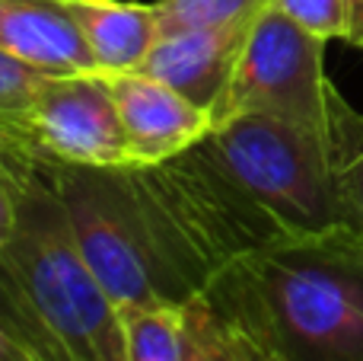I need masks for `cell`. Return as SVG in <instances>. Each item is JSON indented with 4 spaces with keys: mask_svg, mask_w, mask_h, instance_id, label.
<instances>
[{
    "mask_svg": "<svg viewBox=\"0 0 363 361\" xmlns=\"http://www.w3.org/2000/svg\"><path fill=\"white\" fill-rule=\"evenodd\" d=\"M128 361H185V304L121 311Z\"/></svg>",
    "mask_w": 363,
    "mask_h": 361,
    "instance_id": "cell-13",
    "label": "cell"
},
{
    "mask_svg": "<svg viewBox=\"0 0 363 361\" xmlns=\"http://www.w3.org/2000/svg\"><path fill=\"white\" fill-rule=\"evenodd\" d=\"M0 48L45 74L99 70L61 0H0Z\"/></svg>",
    "mask_w": 363,
    "mask_h": 361,
    "instance_id": "cell-10",
    "label": "cell"
},
{
    "mask_svg": "<svg viewBox=\"0 0 363 361\" xmlns=\"http://www.w3.org/2000/svg\"><path fill=\"white\" fill-rule=\"evenodd\" d=\"M77 23L96 68L102 74L138 70L160 42V19L153 4L134 0H61Z\"/></svg>",
    "mask_w": 363,
    "mask_h": 361,
    "instance_id": "cell-11",
    "label": "cell"
},
{
    "mask_svg": "<svg viewBox=\"0 0 363 361\" xmlns=\"http://www.w3.org/2000/svg\"><path fill=\"white\" fill-rule=\"evenodd\" d=\"M48 77L51 74L19 61V58L6 55V51L0 48V131L26 141L23 134H19V125H23L32 99L38 96V90H42V83L48 80Z\"/></svg>",
    "mask_w": 363,
    "mask_h": 361,
    "instance_id": "cell-16",
    "label": "cell"
},
{
    "mask_svg": "<svg viewBox=\"0 0 363 361\" xmlns=\"http://www.w3.org/2000/svg\"><path fill=\"white\" fill-rule=\"evenodd\" d=\"M274 10H281L287 19H294L300 29L313 32L319 38H345L347 10L345 0H271Z\"/></svg>",
    "mask_w": 363,
    "mask_h": 361,
    "instance_id": "cell-17",
    "label": "cell"
},
{
    "mask_svg": "<svg viewBox=\"0 0 363 361\" xmlns=\"http://www.w3.org/2000/svg\"><path fill=\"white\" fill-rule=\"evenodd\" d=\"M204 298L264 361H363V240L347 230L255 249Z\"/></svg>",
    "mask_w": 363,
    "mask_h": 361,
    "instance_id": "cell-1",
    "label": "cell"
},
{
    "mask_svg": "<svg viewBox=\"0 0 363 361\" xmlns=\"http://www.w3.org/2000/svg\"><path fill=\"white\" fill-rule=\"evenodd\" d=\"M271 0H157L160 32H185L204 29V26L233 23L242 16H258Z\"/></svg>",
    "mask_w": 363,
    "mask_h": 361,
    "instance_id": "cell-15",
    "label": "cell"
},
{
    "mask_svg": "<svg viewBox=\"0 0 363 361\" xmlns=\"http://www.w3.org/2000/svg\"><path fill=\"white\" fill-rule=\"evenodd\" d=\"M204 141L287 240L345 230L325 131L239 115Z\"/></svg>",
    "mask_w": 363,
    "mask_h": 361,
    "instance_id": "cell-5",
    "label": "cell"
},
{
    "mask_svg": "<svg viewBox=\"0 0 363 361\" xmlns=\"http://www.w3.org/2000/svg\"><path fill=\"white\" fill-rule=\"evenodd\" d=\"M185 361H264V355L198 294L185 301Z\"/></svg>",
    "mask_w": 363,
    "mask_h": 361,
    "instance_id": "cell-14",
    "label": "cell"
},
{
    "mask_svg": "<svg viewBox=\"0 0 363 361\" xmlns=\"http://www.w3.org/2000/svg\"><path fill=\"white\" fill-rule=\"evenodd\" d=\"M345 10H347L345 42L363 48V0H345Z\"/></svg>",
    "mask_w": 363,
    "mask_h": 361,
    "instance_id": "cell-20",
    "label": "cell"
},
{
    "mask_svg": "<svg viewBox=\"0 0 363 361\" xmlns=\"http://www.w3.org/2000/svg\"><path fill=\"white\" fill-rule=\"evenodd\" d=\"M335 83L325 74V38L300 29L281 10L264 6L230 74L213 128L239 115H268L328 131V99Z\"/></svg>",
    "mask_w": 363,
    "mask_h": 361,
    "instance_id": "cell-6",
    "label": "cell"
},
{
    "mask_svg": "<svg viewBox=\"0 0 363 361\" xmlns=\"http://www.w3.org/2000/svg\"><path fill=\"white\" fill-rule=\"evenodd\" d=\"M19 134L38 157L64 166H131V147L102 70L51 74Z\"/></svg>",
    "mask_w": 363,
    "mask_h": 361,
    "instance_id": "cell-7",
    "label": "cell"
},
{
    "mask_svg": "<svg viewBox=\"0 0 363 361\" xmlns=\"http://www.w3.org/2000/svg\"><path fill=\"white\" fill-rule=\"evenodd\" d=\"M19 221V205H16V189L0 176V247L10 243V237L16 234Z\"/></svg>",
    "mask_w": 363,
    "mask_h": 361,
    "instance_id": "cell-19",
    "label": "cell"
},
{
    "mask_svg": "<svg viewBox=\"0 0 363 361\" xmlns=\"http://www.w3.org/2000/svg\"><path fill=\"white\" fill-rule=\"evenodd\" d=\"M131 147V166H153L185 153L213 131L207 109L194 106L144 70L106 74Z\"/></svg>",
    "mask_w": 363,
    "mask_h": 361,
    "instance_id": "cell-8",
    "label": "cell"
},
{
    "mask_svg": "<svg viewBox=\"0 0 363 361\" xmlns=\"http://www.w3.org/2000/svg\"><path fill=\"white\" fill-rule=\"evenodd\" d=\"M45 163L16 192V234L0 247V326L35 361H128L121 311L83 262Z\"/></svg>",
    "mask_w": 363,
    "mask_h": 361,
    "instance_id": "cell-2",
    "label": "cell"
},
{
    "mask_svg": "<svg viewBox=\"0 0 363 361\" xmlns=\"http://www.w3.org/2000/svg\"><path fill=\"white\" fill-rule=\"evenodd\" d=\"M258 16L160 36V42L153 45V51L138 70L163 80L194 106L213 112Z\"/></svg>",
    "mask_w": 363,
    "mask_h": 361,
    "instance_id": "cell-9",
    "label": "cell"
},
{
    "mask_svg": "<svg viewBox=\"0 0 363 361\" xmlns=\"http://www.w3.org/2000/svg\"><path fill=\"white\" fill-rule=\"evenodd\" d=\"M328 151H332L335 192H338L341 227L363 240V115L338 87L328 99Z\"/></svg>",
    "mask_w": 363,
    "mask_h": 361,
    "instance_id": "cell-12",
    "label": "cell"
},
{
    "mask_svg": "<svg viewBox=\"0 0 363 361\" xmlns=\"http://www.w3.org/2000/svg\"><path fill=\"white\" fill-rule=\"evenodd\" d=\"M0 361H35V358H32L29 352H26L23 345L0 326Z\"/></svg>",
    "mask_w": 363,
    "mask_h": 361,
    "instance_id": "cell-21",
    "label": "cell"
},
{
    "mask_svg": "<svg viewBox=\"0 0 363 361\" xmlns=\"http://www.w3.org/2000/svg\"><path fill=\"white\" fill-rule=\"evenodd\" d=\"M128 176L169 262L194 294H204L236 259L287 240L207 141H198L166 163L128 166Z\"/></svg>",
    "mask_w": 363,
    "mask_h": 361,
    "instance_id": "cell-3",
    "label": "cell"
},
{
    "mask_svg": "<svg viewBox=\"0 0 363 361\" xmlns=\"http://www.w3.org/2000/svg\"><path fill=\"white\" fill-rule=\"evenodd\" d=\"M42 163H45V157H38L26 141L0 131V176H4L16 192L35 176Z\"/></svg>",
    "mask_w": 363,
    "mask_h": 361,
    "instance_id": "cell-18",
    "label": "cell"
},
{
    "mask_svg": "<svg viewBox=\"0 0 363 361\" xmlns=\"http://www.w3.org/2000/svg\"><path fill=\"white\" fill-rule=\"evenodd\" d=\"M45 179L67 217L70 237L118 311L185 304L198 298L169 262L134 189L128 166L45 163Z\"/></svg>",
    "mask_w": 363,
    "mask_h": 361,
    "instance_id": "cell-4",
    "label": "cell"
}]
</instances>
